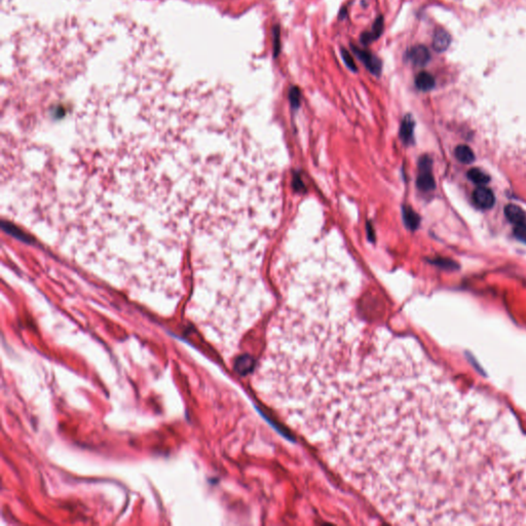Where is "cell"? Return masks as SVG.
I'll use <instances>...</instances> for the list:
<instances>
[{"label": "cell", "mask_w": 526, "mask_h": 526, "mask_svg": "<svg viewBox=\"0 0 526 526\" xmlns=\"http://www.w3.org/2000/svg\"><path fill=\"white\" fill-rule=\"evenodd\" d=\"M428 162H425V168H424V174L421 175L419 179V186L424 190H430L435 187V182L432 177V174L430 173V168H428Z\"/></svg>", "instance_id": "10"}, {"label": "cell", "mask_w": 526, "mask_h": 526, "mask_svg": "<svg viewBox=\"0 0 526 526\" xmlns=\"http://www.w3.org/2000/svg\"><path fill=\"white\" fill-rule=\"evenodd\" d=\"M260 393L391 523L455 525L491 479L484 394L459 387L412 337L368 328L358 312L289 338Z\"/></svg>", "instance_id": "1"}, {"label": "cell", "mask_w": 526, "mask_h": 526, "mask_svg": "<svg viewBox=\"0 0 526 526\" xmlns=\"http://www.w3.org/2000/svg\"><path fill=\"white\" fill-rule=\"evenodd\" d=\"M514 234L520 242L526 244V222L515 225Z\"/></svg>", "instance_id": "14"}, {"label": "cell", "mask_w": 526, "mask_h": 526, "mask_svg": "<svg viewBox=\"0 0 526 526\" xmlns=\"http://www.w3.org/2000/svg\"><path fill=\"white\" fill-rule=\"evenodd\" d=\"M383 30H384V19L382 16H379L375 20L371 31L363 32V34L360 37V40L363 45L367 46V45L371 43L372 41L378 39L382 35Z\"/></svg>", "instance_id": "5"}, {"label": "cell", "mask_w": 526, "mask_h": 526, "mask_svg": "<svg viewBox=\"0 0 526 526\" xmlns=\"http://www.w3.org/2000/svg\"><path fill=\"white\" fill-rule=\"evenodd\" d=\"M415 85L421 91H430L435 86V78L429 72L423 71L418 74L415 78Z\"/></svg>", "instance_id": "8"}, {"label": "cell", "mask_w": 526, "mask_h": 526, "mask_svg": "<svg viewBox=\"0 0 526 526\" xmlns=\"http://www.w3.org/2000/svg\"><path fill=\"white\" fill-rule=\"evenodd\" d=\"M473 200L477 207L483 210L491 209L495 203L494 194L491 189L486 187L485 185L478 186L474 193H473Z\"/></svg>", "instance_id": "3"}, {"label": "cell", "mask_w": 526, "mask_h": 526, "mask_svg": "<svg viewBox=\"0 0 526 526\" xmlns=\"http://www.w3.org/2000/svg\"><path fill=\"white\" fill-rule=\"evenodd\" d=\"M451 37L447 31L442 28H439L435 31L433 36V48L436 52L442 53L445 52L450 46Z\"/></svg>", "instance_id": "6"}, {"label": "cell", "mask_w": 526, "mask_h": 526, "mask_svg": "<svg viewBox=\"0 0 526 526\" xmlns=\"http://www.w3.org/2000/svg\"><path fill=\"white\" fill-rule=\"evenodd\" d=\"M273 35H274V58H277L281 51V34H280V27L275 26L273 29Z\"/></svg>", "instance_id": "13"}, {"label": "cell", "mask_w": 526, "mask_h": 526, "mask_svg": "<svg viewBox=\"0 0 526 526\" xmlns=\"http://www.w3.org/2000/svg\"><path fill=\"white\" fill-rule=\"evenodd\" d=\"M505 215L507 217V219L515 224V225H518V224H521L523 222L526 221V214L525 212L518 206L516 205H508L506 206L505 208Z\"/></svg>", "instance_id": "7"}, {"label": "cell", "mask_w": 526, "mask_h": 526, "mask_svg": "<svg viewBox=\"0 0 526 526\" xmlns=\"http://www.w3.org/2000/svg\"><path fill=\"white\" fill-rule=\"evenodd\" d=\"M407 59L415 66H425L431 59V54L425 46H415L411 48L406 55Z\"/></svg>", "instance_id": "4"}, {"label": "cell", "mask_w": 526, "mask_h": 526, "mask_svg": "<svg viewBox=\"0 0 526 526\" xmlns=\"http://www.w3.org/2000/svg\"><path fill=\"white\" fill-rule=\"evenodd\" d=\"M455 158L463 164H471L475 160V155L473 150L467 145H458L455 148Z\"/></svg>", "instance_id": "9"}, {"label": "cell", "mask_w": 526, "mask_h": 526, "mask_svg": "<svg viewBox=\"0 0 526 526\" xmlns=\"http://www.w3.org/2000/svg\"><path fill=\"white\" fill-rule=\"evenodd\" d=\"M468 177L477 185L479 186H482V185H486L489 181H490V178L487 174H485L483 171L477 169V168H473L469 171L468 173Z\"/></svg>", "instance_id": "11"}, {"label": "cell", "mask_w": 526, "mask_h": 526, "mask_svg": "<svg viewBox=\"0 0 526 526\" xmlns=\"http://www.w3.org/2000/svg\"><path fill=\"white\" fill-rule=\"evenodd\" d=\"M340 54H341V57H342L343 62L345 63L346 67H347L349 70H352L353 72H357V71H358V67H357V65H356V62H355L354 58H353V57H352V55L349 54V52H348V51H346L344 48H342V49L340 50Z\"/></svg>", "instance_id": "12"}, {"label": "cell", "mask_w": 526, "mask_h": 526, "mask_svg": "<svg viewBox=\"0 0 526 526\" xmlns=\"http://www.w3.org/2000/svg\"><path fill=\"white\" fill-rule=\"evenodd\" d=\"M352 50L373 75L378 76L381 73L382 63L375 55H373L371 52L367 50H361L354 45H352Z\"/></svg>", "instance_id": "2"}, {"label": "cell", "mask_w": 526, "mask_h": 526, "mask_svg": "<svg viewBox=\"0 0 526 526\" xmlns=\"http://www.w3.org/2000/svg\"><path fill=\"white\" fill-rule=\"evenodd\" d=\"M299 97H300V92H299L298 87H296V86L292 87L290 91V99L294 105H298Z\"/></svg>", "instance_id": "15"}]
</instances>
